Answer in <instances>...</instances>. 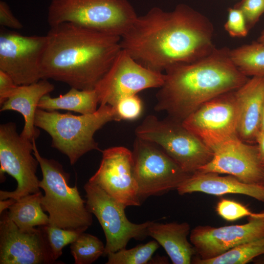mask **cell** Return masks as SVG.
<instances>
[{
	"label": "cell",
	"mask_w": 264,
	"mask_h": 264,
	"mask_svg": "<svg viewBox=\"0 0 264 264\" xmlns=\"http://www.w3.org/2000/svg\"><path fill=\"white\" fill-rule=\"evenodd\" d=\"M213 32L210 20L186 4L170 12L154 7L137 16L121 37L120 44L143 66L164 73L211 54L216 48Z\"/></svg>",
	"instance_id": "1"
},
{
	"label": "cell",
	"mask_w": 264,
	"mask_h": 264,
	"mask_svg": "<svg viewBox=\"0 0 264 264\" xmlns=\"http://www.w3.org/2000/svg\"><path fill=\"white\" fill-rule=\"evenodd\" d=\"M42 64V79L93 89L122 49L121 37L71 22L50 27Z\"/></svg>",
	"instance_id": "2"
},
{
	"label": "cell",
	"mask_w": 264,
	"mask_h": 264,
	"mask_svg": "<svg viewBox=\"0 0 264 264\" xmlns=\"http://www.w3.org/2000/svg\"><path fill=\"white\" fill-rule=\"evenodd\" d=\"M230 51L216 48L200 60L167 69L154 110L182 122L203 104L243 85L249 78L234 65Z\"/></svg>",
	"instance_id": "3"
},
{
	"label": "cell",
	"mask_w": 264,
	"mask_h": 264,
	"mask_svg": "<svg viewBox=\"0 0 264 264\" xmlns=\"http://www.w3.org/2000/svg\"><path fill=\"white\" fill-rule=\"evenodd\" d=\"M121 120L114 107L103 105L94 113L79 115L38 108L34 122L50 135L51 146L66 155L73 165L88 152L100 150L93 137L98 130L109 122Z\"/></svg>",
	"instance_id": "4"
},
{
	"label": "cell",
	"mask_w": 264,
	"mask_h": 264,
	"mask_svg": "<svg viewBox=\"0 0 264 264\" xmlns=\"http://www.w3.org/2000/svg\"><path fill=\"white\" fill-rule=\"evenodd\" d=\"M33 154L39 162L43 178L39 187L44 192L41 205L48 212L49 224L81 233L92 223V216L87 209L76 184L69 185V174L58 161L42 156L34 142Z\"/></svg>",
	"instance_id": "5"
},
{
	"label": "cell",
	"mask_w": 264,
	"mask_h": 264,
	"mask_svg": "<svg viewBox=\"0 0 264 264\" xmlns=\"http://www.w3.org/2000/svg\"><path fill=\"white\" fill-rule=\"evenodd\" d=\"M50 27L71 22L121 37L137 17L128 0H49Z\"/></svg>",
	"instance_id": "6"
},
{
	"label": "cell",
	"mask_w": 264,
	"mask_h": 264,
	"mask_svg": "<svg viewBox=\"0 0 264 264\" xmlns=\"http://www.w3.org/2000/svg\"><path fill=\"white\" fill-rule=\"evenodd\" d=\"M136 137L160 147L186 173L197 172L211 161L213 151L182 122L170 117L147 116L136 128Z\"/></svg>",
	"instance_id": "7"
},
{
	"label": "cell",
	"mask_w": 264,
	"mask_h": 264,
	"mask_svg": "<svg viewBox=\"0 0 264 264\" xmlns=\"http://www.w3.org/2000/svg\"><path fill=\"white\" fill-rule=\"evenodd\" d=\"M134 176L141 202L177 188L192 174L185 172L155 144L136 137L132 151Z\"/></svg>",
	"instance_id": "8"
},
{
	"label": "cell",
	"mask_w": 264,
	"mask_h": 264,
	"mask_svg": "<svg viewBox=\"0 0 264 264\" xmlns=\"http://www.w3.org/2000/svg\"><path fill=\"white\" fill-rule=\"evenodd\" d=\"M16 124L8 122L0 126V177L7 173L17 182L13 191H0V200H16L40 192L36 172L39 162L33 155L34 142L22 137L17 132Z\"/></svg>",
	"instance_id": "9"
},
{
	"label": "cell",
	"mask_w": 264,
	"mask_h": 264,
	"mask_svg": "<svg viewBox=\"0 0 264 264\" xmlns=\"http://www.w3.org/2000/svg\"><path fill=\"white\" fill-rule=\"evenodd\" d=\"M84 188L86 207L97 218L106 237L104 256L126 248L131 239L143 240L148 236L152 221L132 222L125 214L126 208L100 187L88 181Z\"/></svg>",
	"instance_id": "10"
},
{
	"label": "cell",
	"mask_w": 264,
	"mask_h": 264,
	"mask_svg": "<svg viewBox=\"0 0 264 264\" xmlns=\"http://www.w3.org/2000/svg\"><path fill=\"white\" fill-rule=\"evenodd\" d=\"M164 80V73L146 68L122 49L94 89L100 105L114 107L124 97L146 89L160 88Z\"/></svg>",
	"instance_id": "11"
},
{
	"label": "cell",
	"mask_w": 264,
	"mask_h": 264,
	"mask_svg": "<svg viewBox=\"0 0 264 264\" xmlns=\"http://www.w3.org/2000/svg\"><path fill=\"white\" fill-rule=\"evenodd\" d=\"M48 38L45 36H26L6 28L0 30V70L19 86L42 79L41 64Z\"/></svg>",
	"instance_id": "12"
},
{
	"label": "cell",
	"mask_w": 264,
	"mask_h": 264,
	"mask_svg": "<svg viewBox=\"0 0 264 264\" xmlns=\"http://www.w3.org/2000/svg\"><path fill=\"white\" fill-rule=\"evenodd\" d=\"M235 90L205 102L182 122L212 151L238 137L239 108Z\"/></svg>",
	"instance_id": "13"
},
{
	"label": "cell",
	"mask_w": 264,
	"mask_h": 264,
	"mask_svg": "<svg viewBox=\"0 0 264 264\" xmlns=\"http://www.w3.org/2000/svg\"><path fill=\"white\" fill-rule=\"evenodd\" d=\"M102 153L100 166L88 181L100 187L125 208L140 206L142 202L134 175L132 152L115 146Z\"/></svg>",
	"instance_id": "14"
},
{
	"label": "cell",
	"mask_w": 264,
	"mask_h": 264,
	"mask_svg": "<svg viewBox=\"0 0 264 264\" xmlns=\"http://www.w3.org/2000/svg\"><path fill=\"white\" fill-rule=\"evenodd\" d=\"M264 237V210L248 217L242 224L216 227L198 225L190 232L189 240L198 258L208 260L244 243Z\"/></svg>",
	"instance_id": "15"
},
{
	"label": "cell",
	"mask_w": 264,
	"mask_h": 264,
	"mask_svg": "<svg viewBox=\"0 0 264 264\" xmlns=\"http://www.w3.org/2000/svg\"><path fill=\"white\" fill-rule=\"evenodd\" d=\"M51 255L41 228L22 230L11 220L7 211L0 214V264H57Z\"/></svg>",
	"instance_id": "16"
},
{
	"label": "cell",
	"mask_w": 264,
	"mask_h": 264,
	"mask_svg": "<svg viewBox=\"0 0 264 264\" xmlns=\"http://www.w3.org/2000/svg\"><path fill=\"white\" fill-rule=\"evenodd\" d=\"M210 162L197 172L227 174L247 183L262 184L264 167L257 145H250L236 137L212 150Z\"/></svg>",
	"instance_id": "17"
},
{
	"label": "cell",
	"mask_w": 264,
	"mask_h": 264,
	"mask_svg": "<svg viewBox=\"0 0 264 264\" xmlns=\"http://www.w3.org/2000/svg\"><path fill=\"white\" fill-rule=\"evenodd\" d=\"M180 195L200 192L216 196L228 194H241L264 202V185L245 183L228 175L221 176L213 173L196 172L176 189Z\"/></svg>",
	"instance_id": "18"
},
{
	"label": "cell",
	"mask_w": 264,
	"mask_h": 264,
	"mask_svg": "<svg viewBox=\"0 0 264 264\" xmlns=\"http://www.w3.org/2000/svg\"><path fill=\"white\" fill-rule=\"evenodd\" d=\"M235 94L239 108L238 136L246 143L255 142L264 104V77L248 79Z\"/></svg>",
	"instance_id": "19"
},
{
	"label": "cell",
	"mask_w": 264,
	"mask_h": 264,
	"mask_svg": "<svg viewBox=\"0 0 264 264\" xmlns=\"http://www.w3.org/2000/svg\"><path fill=\"white\" fill-rule=\"evenodd\" d=\"M54 89V85L46 79L18 86L13 95L1 105L0 111L10 110L21 113L24 125L20 135L33 142L40 134L34 122L38 105L44 95L49 94Z\"/></svg>",
	"instance_id": "20"
},
{
	"label": "cell",
	"mask_w": 264,
	"mask_h": 264,
	"mask_svg": "<svg viewBox=\"0 0 264 264\" xmlns=\"http://www.w3.org/2000/svg\"><path fill=\"white\" fill-rule=\"evenodd\" d=\"M190 226L187 222L158 223L152 221L148 236L155 240L165 250L174 264H190L197 254L188 239Z\"/></svg>",
	"instance_id": "21"
},
{
	"label": "cell",
	"mask_w": 264,
	"mask_h": 264,
	"mask_svg": "<svg viewBox=\"0 0 264 264\" xmlns=\"http://www.w3.org/2000/svg\"><path fill=\"white\" fill-rule=\"evenodd\" d=\"M99 100L94 89L82 90L74 88L64 95L52 97L44 95L40 100L38 108L46 110H63L81 114H89L97 110Z\"/></svg>",
	"instance_id": "22"
},
{
	"label": "cell",
	"mask_w": 264,
	"mask_h": 264,
	"mask_svg": "<svg viewBox=\"0 0 264 264\" xmlns=\"http://www.w3.org/2000/svg\"><path fill=\"white\" fill-rule=\"evenodd\" d=\"M43 197L40 191L23 196L13 204L7 211L9 219L22 230L49 224V217L41 205Z\"/></svg>",
	"instance_id": "23"
},
{
	"label": "cell",
	"mask_w": 264,
	"mask_h": 264,
	"mask_svg": "<svg viewBox=\"0 0 264 264\" xmlns=\"http://www.w3.org/2000/svg\"><path fill=\"white\" fill-rule=\"evenodd\" d=\"M231 60L236 67L248 76L264 77V44L258 42L230 49Z\"/></svg>",
	"instance_id": "24"
},
{
	"label": "cell",
	"mask_w": 264,
	"mask_h": 264,
	"mask_svg": "<svg viewBox=\"0 0 264 264\" xmlns=\"http://www.w3.org/2000/svg\"><path fill=\"white\" fill-rule=\"evenodd\" d=\"M264 254V237L234 247L221 255L208 260L193 257L194 264H245Z\"/></svg>",
	"instance_id": "25"
},
{
	"label": "cell",
	"mask_w": 264,
	"mask_h": 264,
	"mask_svg": "<svg viewBox=\"0 0 264 264\" xmlns=\"http://www.w3.org/2000/svg\"><path fill=\"white\" fill-rule=\"evenodd\" d=\"M75 264H90L104 255L105 245L97 237L84 232L71 243Z\"/></svg>",
	"instance_id": "26"
},
{
	"label": "cell",
	"mask_w": 264,
	"mask_h": 264,
	"mask_svg": "<svg viewBox=\"0 0 264 264\" xmlns=\"http://www.w3.org/2000/svg\"><path fill=\"white\" fill-rule=\"evenodd\" d=\"M159 243L153 240L132 248L121 249L107 255V264H146L152 258L159 247Z\"/></svg>",
	"instance_id": "27"
},
{
	"label": "cell",
	"mask_w": 264,
	"mask_h": 264,
	"mask_svg": "<svg viewBox=\"0 0 264 264\" xmlns=\"http://www.w3.org/2000/svg\"><path fill=\"white\" fill-rule=\"evenodd\" d=\"M39 227L44 233L52 257L55 261L62 255L63 248L74 242L81 233L49 224Z\"/></svg>",
	"instance_id": "28"
},
{
	"label": "cell",
	"mask_w": 264,
	"mask_h": 264,
	"mask_svg": "<svg viewBox=\"0 0 264 264\" xmlns=\"http://www.w3.org/2000/svg\"><path fill=\"white\" fill-rule=\"evenodd\" d=\"M216 211L220 217L229 221H235L244 217L256 216L259 213L252 212L239 202L224 198L217 203Z\"/></svg>",
	"instance_id": "29"
},
{
	"label": "cell",
	"mask_w": 264,
	"mask_h": 264,
	"mask_svg": "<svg viewBox=\"0 0 264 264\" xmlns=\"http://www.w3.org/2000/svg\"><path fill=\"white\" fill-rule=\"evenodd\" d=\"M114 107L121 120H132L140 115L142 103L136 94L121 99Z\"/></svg>",
	"instance_id": "30"
},
{
	"label": "cell",
	"mask_w": 264,
	"mask_h": 264,
	"mask_svg": "<svg viewBox=\"0 0 264 264\" xmlns=\"http://www.w3.org/2000/svg\"><path fill=\"white\" fill-rule=\"evenodd\" d=\"M224 26L225 30L232 37H244L249 31L243 13L239 9L234 7L228 9V18Z\"/></svg>",
	"instance_id": "31"
},
{
	"label": "cell",
	"mask_w": 264,
	"mask_h": 264,
	"mask_svg": "<svg viewBox=\"0 0 264 264\" xmlns=\"http://www.w3.org/2000/svg\"><path fill=\"white\" fill-rule=\"evenodd\" d=\"M234 7L242 12L249 30L264 13V0H241Z\"/></svg>",
	"instance_id": "32"
},
{
	"label": "cell",
	"mask_w": 264,
	"mask_h": 264,
	"mask_svg": "<svg viewBox=\"0 0 264 264\" xmlns=\"http://www.w3.org/2000/svg\"><path fill=\"white\" fill-rule=\"evenodd\" d=\"M0 25L1 27L19 30L23 27L22 22L14 16L9 5L0 1Z\"/></svg>",
	"instance_id": "33"
},
{
	"label": "cell",
	"mask_w": 264,
	"mask_h": 264,
	"mask_svg": "<svg viewBox=\"0 0 264 264\" xmlns=\"http://www.w3.org/2000/svg\"><path fill=\"white\" fill-rule=\"evenodd\" d=\"M18 86L8 74L0 70V106L13 95Z\"/></svg>",
	"instance_id": "34"
},
{
	"label": "cell",
	"mask_w": 264,
	"mask_h": 264,
	"mask_svg": "<svg viewBox=\"0 0 264 264\" xmlns=\"http://www.w3.org/2000/svg\"><path fill=\"white\" fill-rule=\"evenodd\" d=\"M255 142L257 143L260 158L264 167V133L259 131L256 135Z\"/></svg>",
	"instance_id": "35"
},
{
	"label": "cell",
	"mask_w": 264,
	"mask_h": 264,
	"mask_svg": "<svg viewBox=\"0 0 264 264\" xmlns=\"http://www.w3.org/2000/svg\"><path fill=\"white\" fill-rule=\"evenodd\" d=\"M16 201V200L13 198L0 200V213L8 209Z\"/></svg>",
	"instance_id": "36"
},
{
	"label": "cell",
	"mask_w": 264,
	"mask_h": 264,
	"mask_svg": "<svg viewBox=\"0 0 264 264\" xmlns=\"http://www.w3.org/2000/svg\"><path fill=\"white\" fill-rule=\"evenodd\" d=\"M259 131L264 133V104L260 118Z\"/></svg>",
	"instance_id": "37"
},
{
	"label": "cell",
	"mask_w": 264,
	"mask_h": 264,
	"mask_svg": "<svg viewBox=\"0 0 264 264\" xmlns=\"http://www.w3.org/2000/svg\"><path fill=\"white\" fill-rule=\"evenodd\" d=\"M257 42L264 44V30L262 32Z\"/></svg>",
	"instance_id": "38"
},
{
	"label": "cell",
	"mask_w": 264,
	"mask_h": 264,
	"mask_svg": "<svg viewBox=\"0 0 264 264\" xmlns=\"http://www.w3.org/2000/svg\"><path fill=\"white\" fill-rule=\"evenodd\" d=\"M262 184L264 185V179H263V181Z\"/></svg>",
	"instance_id": "39"
}]
</instances>
